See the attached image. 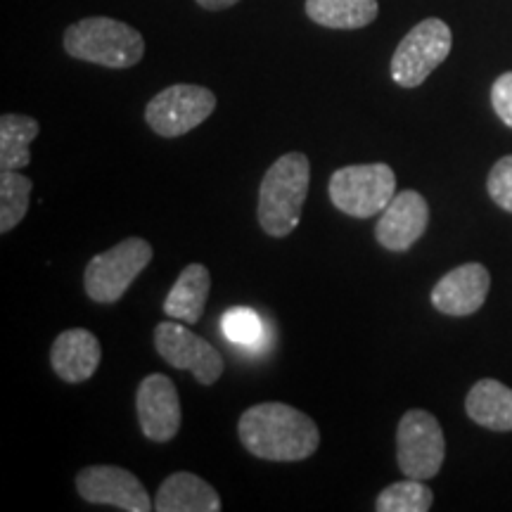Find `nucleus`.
I'll list each match as a JSON object with an SVG mask.
<instances>
[{"label": "nucleus", "mask_w": 512, "mask_h": 512, "mask_svg": "<svg viewBox=\"0 0 512 512\" xmlns=\"http://www.w3.org/2000/svg\"><path fill=\"white\" fill-rule=\"evenodd\" d=\"M470 420L494 432H512V389L498 380H479L465 399Z\"/></svg>", "instance_id": "17"}, {"label": "nucleus", "mask_w": 512, "mask_h": 512, "mask_svg": "<svg viewBox=\"0 0 512 512\" xmlns=\"http://www.w3.org/2000/svg\"><path fill=\"white\" fill-rule=\"evenodd\" d=\"M242 446L261 460L273 463H297L311 458L320 446L318 425L309 415L287 406L268 401L247 408L238 422Z\"/></svg>", "instance_id": "1"}, {"label": "nucleus", "mask_w": 512, "mask_h": 512, "mask_svg": "<svg viewBox=\"0 0 512 512\" xmlns=\"http://www.w3.org/2000/svg\"><path fill=\"white\" fill-rule=\"evenodd\" d=\"M31 181L17 171H0V233L8 235L29 211Z\"/></svg>", "instance_id": "20"}, {"label": "nucleus", "mask_w": 512, "mask_h": 512, "mask_svg": "<svg viewBox=\"0 0 512 512\" xmlns=\"http://www.w3.org/2000/svg\"><path fill=\"white\" fill-rule=\"evenodd\" d=\"M451 48L453 34L448 24L437 17L422 19L394 50L392 64H389L394 83L401 88L422 86L427 76L451 55Z\"/></svg>", "instance_id": "6"}, {"label": "nucleus", "mask_w": 512, "mask_h": 512, "mask_svg": "<svg viewBox=\"0 0 512 512\" xmlns=\"http://www.w3.org/2000/svg\"><path fill=\"white\" fill-rule=\"evenodd\" d=\"M136 411L140 430L150 441L166 444L181 430V399H178V389L171 377L162 373L147 375L138 384L136 392Z\"/></svg>", "instance_id": "11"}, {"label": "nucleus", "mask_w": 512, "mask_h": 512, "mask_svg": "<svg viewBox=\"0 0 512 512\" xmlns=\"http://www.w3.org/2000/svg\"><path fill=\"white\" fill-rule=\"evenodd\" d=\"M155 249L143 238H126L107 252L95 254L83 273L86 294L98 304H114L133 280L150 266Z\"/></svg>", "instance_id": "5"}, {"label": "nucleus", "mask_w": 512, "mask_h": 512, "mask_svg": "<svg viewBox=\"0 0 512 512\" xmlns=\"http://www.w3.org/2000/svg\"><path fill=\"white\" fill-rule=\"evenodd\" d=\"M380 12L377 0H306V15L325 29H363Z\"/></svg>", "instance_id": "18"}, {"label": "nucleus", "mask_w": 512, "mask_h": 512, "mask_svg": "<svg viewBox=\"0 0 512 512\" xmlns=\"http://www.w3.org/2000/svg\"><path fill=\"white\" fill-rule=\"evenodd\" d=\"M330 200L342 214L370 219L382 214L396 195V174L389 164L342 166L330 176Z\"/></svg>", "instance_id": "4"}, {"label": "nucleus", "mask_w": 512, "mask_h": 512, "mask_svg": "<svg viewBox=\"0 0 512 512\" xmlns=\"http://www.w3.org/2000/svg\"><path fill=\"white\" fill-rule=\"evenodd\" d=\"M434 503V494L422 479L406 477L403 482L389 484L387 489L377 496V512H427Z\"/></svg>", "instance_id": "21"}, {"label": "nucleus", "mask_w": 512, "mask_h": 512, "mask_svg": "<svg viewBox=\"0 0 512 512\" xmlns=\"http://www.w3.org/2000/svg\"><path fill=\"white\" fill-rule=\"evenodd\" d=\"M100 358V339L83 328L60 332L50 349V363H53L55 375L69 384L91 380L100 366Z\"/></svg>", "instance_id": "14"}, {"label": "nucleus", "mask_w": 512, "mask_h": 512, "mask_svg": "<svg viewBox=\"0 0 512 512\" xmlns=\"http://www.w3.org/2000/svg\"><path fill=\"white\" fill-rule=\"evenodd\" d=\"M430 223V204L418 190H403L382 211L375 238L389 252H408Z\"/></svg>", "instance_id": "12"}, {"label": "nucleus", "mask_w": 512, "mask_h": 512, "mask_svg": "<svg viewBox=\"0 0 512 512\" xmlns=\"http://www.w3.org/2000/svg\"><path fill=\"white\" fill-rule=\"evenodd\" d=\"M446 458V439L432 413L413 408L403 415L396 430V460L399 470L411 479L437 477Z\"/></svg>", "instance_id": "7"}, {"label": "nucleus", "mask_w": 512, "mask_h": 512, "mask_svg": "<svg viewBox=\"0 0 512 512\" xmlns=\"http://www.w3.org/2000/svg\"><path fill=\"white\" fill-rule=\"evenodd\" d=\"M211 290V273L204 264L185 266L164 302V313L181 323L195 325L204 316Z\"/></svg>", "instance_id": "16"}, {"label": "nucleus", "mask_w": 512, "mask_h": 512, "mask_svg": "<svg viewBox=\"0 0 512 512\" xmlns=\"http://www.w3.org/2000/svg\"><path fill=\"white\" fill-rule=\"evenodd\" d=\"M486 190L498 207L512 214V155L498 159L494 164L489 181H486Z\"/></svg>", "instance_id": "23"}, {"label": "nucleus", "mask_w": 512, "mask_h": 512, "mask_svg": "<svg viewBox=\"0 0 512 512\" xmlns=\"http://www.w3.org/2000/svg\"><path fill=\"white\" fill-rule=\"evenodd\" d=\"M41 126L24 114H3L0 119V171H19L31 162V140Z\"/></svg>", "instance_id": "19"}, {"label": "nucleus", "mask_w": 512, "mask_h": 512, "mask_svg": "<svg viewBox=\"0 0 512 512\" xmlns=\"http://www.w3.org/2000/svg\"><path fill=\"white\" fill-rule=\"evenodd\" d=\"M157 512H219L221 498L216 489L192 472H174L159 486Z\"/></svg>", "instance_id": "15"}, {"label": "nucleus", "mask_w": 512, "mask_h": 512, "mask_svg": "<svg viewBox=\"0 0 512 512\" xmlns=\"http://www.w3.org/2000/svg\"><path fill=\"white\" fill-rule=\"evenodd\" d=\"M491 105H494L498 119L512 128V72H505L494 81V86H491Z\"/></svg>", "instance_id": "24"}, {"label": "nucleus", "mask_w": 512, "mask_h": 512, "mask_svg": "<svg viewBox=\"0 0 512 512\" xmlns=\"http://www.w3.org/2000/svg\"><path fill=\"white\" fill-rule=\"evenodd\" d=\"M491 287V275L482 264H463L448 271L434 285L432 304L446 316H472L482 309Z\"/></svg>", "instance_id": "13"}, {"label": "nucleus", "mask_w": 512, "mask_h": 512, "mask_svg": "<svg viewBox=\"0 0 512 512\" xmlns=\"http://www.w3.org/2000/svg\"><path fill=\"white\" fill-rule=\"evenodd\" d=\"M76 491L86 503L114 505L126 512L155 510V501H150L143 482L117 465H91L81 470L76 477Z\"/></svg>", "instance_id": "10"}, {"label": "nucleus", "mask_w": 512, "mask_h": 512, "mask_svg": "<svg viewBox=\"0 0 512 512\" xmlns=\"http://www.w3.org/2000/svg\"><path fill=\"white\" fill-rule=\"evenodd\" d=\"M240 0H197V5L204 10H211V12H219V10H228L233 8V5H238Z\"/></svg>", "instance_id": "25"}, {"label": "nucleus", "mask_w": 512, "mask_h": 512, "mask_svg": "<svg viewBox=\"0 0 512 512\" xmlns=\"http://www.w3.org/2000/svg\"><path fill=\"white\" fill-rule=\"evenodd\" d=\"M155 349L169 366L178 370H188L195 380L211 387L223 375V356L216 351L207 339L181 325V320H166L155 328Z\"/></svg>", "instance_id": "9"}, {"label": "nucleus", "mask_w": 512, "mask_h": 512, "mask_svg": "<svg viewBox=\"0 0 512 512\" xmlns=\"http://www.w3.org/2000/svg\"><path fill=\"white\" fill-rule=\"evenodd\" d=\"M311 162L304 152H287L268 166L259 188L261 228L271 238H287L302 221V209L309 195Z\"/></svg>", "instance_id": "2"}, {"label": "nucleus", "mask_w": 512, "mask_h": 512, "mask_svg": "<svg viewBox=\"0 0 512 512\" xmlns=\"http://www.w3.org/2000/svg\"><path fill=\"white\" fill-rule=\"evenodd\" d=\"M64 50L81 62L131 69L143 60L145 41L138 29L119 19L86 17L64 31Z\"/></svg>", "instance_id": "3"}, {"label": "nucleus", "mask_w": 512, "mask_h": 512, "mask_svg": "<svg viewBox=\"0 0 512 512\" xmlns=\"http://www.w3.org/2000/svg\"><path fill=\"white\" fill-rule=\"evenodd\" d=\"M223 332L230 342L242 344V347H254L261 339V320L254 311L249 309H230L223 316Z\"/></svg>", "instance_id": "22"}, {"label": "nucleus", "mask_w": 512, "mask_h": 512, "mask_svg": "<svg viewBox=\"0 0 512 512\" xmlns=\"http://www.w3.org/2000/svg\"><path fill=\"white\" fill-rule=\"evenodd\" d=\"M216 110V95L195 83H176L147 102L145 121L157 136L181 138L204 124Z\"/></svg>", "instance_id": "8"}]
</instances>
